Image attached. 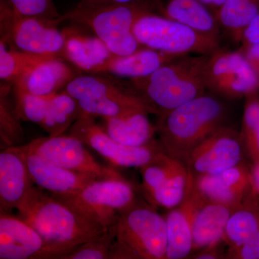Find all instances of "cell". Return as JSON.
I'll return each mask as SVG.
<instances>
[{
  "label": "cell",
  "instance_id": "cell-4",
  "mask_svg": "<svg viewBox=\"0 0 259 259\" xmlns=\"http://www.w3.org/2000/svg\"><path fill=\"white\" fill-rule=\"evenodd\" d=\"M149 5L138 0L127 3H103L80 4L61 16L88 26L107 46L112 54L125 56L139 51L142 46L135 36V23L141 15L149 13Z\"/></svg>",
  "mask_w": 259,
  "mask_h": 259
},
{
  "label": "cell",
  "instance_id": "cell-11",
  "mask_svg": "<svg viewBox=\"0 0 259 259\" xmlns=\"http://www.w3.org/2000/svg\"><path fill=\"white\" fill-rule=\"evenodd\" d=\"M24 146L47 161L70 171L95 175L100 180L122 177L115 167L97 161L86 145L70 135L38 138Z\"/></svg>",
  "mask_w": 259,
  "mask_h": 259
},
{
  "label": "cell",
  "instance_id": "cell-13",
  "mask_svg": "<svg viewBox=\"0 0 259 259\" xmlns=\"http://www.w3.org/2000/svg\"><path fill=\"white\" fill-rule=\"evenodd\" d=\"M66 254L21 218L0 213V259H61Z\"/></svg>",
  "mask_w": 259,
  "mask_h": 259
},
{
  "label": "cell",
  "instance_id": "cell-21",
  "mask_svg": "<svg viewBox=\"0 0 259 259\" xmlns=\"http://www.w3.org/2000/svg\"><path fill=\"white\" fill-rule=\"evenodd\" d=\"M233 212L224 204L207 201L191 218L193 250L219 245L223 241L228 219Z\"/></svg>",
  "mask_w": 259,
  "mask_h": 259
},
{
  "label": "cell",
  "instance_id": "cell-7",
  "mask_svg": "<svg viewBox=\"0 0 259 259\" xmlns=\"http://www.w3.org/2000/svg\"><path fill=\"white\" fill-rule=\"evenodd\" d=\"M51 195L105 228L113 226L120 213L137 202L134 186L123 177L94 181L76 194Z\"/></svg>",
  "mask_w": 259,
  "mask_h": 259
},
{
  "label": "cell",
  "instance_id": "cell-8",
  "mask_svg": "<svg viewBox=\"0 0 259 259\" xmlns=\"http://www.w3.org/2000/svg\"><path fill=\"white\" fill-rule=\"evenodd\" d=\"M57 23L18 14L8 0H1V40L10 42L15 49L62 58L65 35L56 28Z\"/></svg>",
  "mask_w": 259,
  "mask_h": 259
},
{
  "label": "cell",
  "instance_id": "cell-18",
  "mask_svg": "<svg viewBox=\"0 0 259 259\" xmlns=\"http://www.w3.org/2000/svg\"><path fill=\"white\" fill-rule=\"evenodd\" d=\"M65 42L61 57L86 72L97 70L113 54L97 36H89L74 29L64 30Z\"/></svg>",
  "mask_w": 259,
  "mask_h": 259
},
{
  "label": "cell",
  "instance_id": "cell-36",
  "mask_svg": "<svg viewBox=\"0 0 259 259\" xmlns=\"http://www.w3.org/2000/svg\"><path fill=\"white\" fill-rule=\"evenodd\" d=\"M218 245L214 246H209L204 248L202 251L197 253L194 258L197 259H216L219 258V253H218Z\"/></svg>",
  "mask_w": 259,
  "mask_h": 259
},
{
  "label": "cell",
  "instance_id": "cell-20",
  "mask_svg": "<svg viewBox=\"0 0 259 259\" xmlns=\"http://www.w3.org/2000/svg\"><path fill=\"white\" fill-rule=\"evenodd\" d=\"M150 114L137 110L115 117L102 118V127L110 137L117 142L128 146H147L155 142L157 134L156 125L148 118Z\"/></svg>",
  "mask_w": 259,
  "mask_h": 259
},
{
  "label": "cell",
  "instance_id": "cell-22",
  "mask_svg": "<svg viewBox=\"0 0 259 259\" xmlns=\"http://www.w3.org/2000/svg\"><path fill=\"white\" fill-rule=\"evenodd\" d=\"M154 3L162 16L219 36L214 15L199 0H154Z\"/></svg>",
  "mask_w": 259,
  "mask_h": 259
},
{
  "label": "cell",
  "instance_id": "cell-12",
  "mask_svg": "<svg viewBox=\"0 0 259 259\" xmlns=\"http://www.w3.org/2000/svg\"><path fill=\"white\" fill-rule=\"evenodd\" d=\"M242 146L236 131L222 127L196 146L184 163L194 178L218 175L241 163Z\"/></svg>",
  "mask_w": 259,
  "mask_h": 259
},
{
  "label": "cell",
  "instance_id": "cell-38",
  "mask_svg": "<svg viewBox=\"0 0 259 259\" xmlns=\"http://www.w3.org/2000/svg\"><path fill=\"white\" fill-rule=\"evenodd\" d=\"M206 7H210L217 10L224 3L226 0H199Z\"/></svg>",
  "mask_w": 259,
  "mask_h": 259
},
{
  "label": "cell",
  "instance_id": "cell-14",
  "mask_svg": "<svg viewBox=\"0 0 259 259\" xmlns=\"http://www.w3.org/2000/svg\"><path fill=\"white\" fill-rule=\"evenodd\" d=\"M32 187L23 150L20 146L4 148L0 153V213L18 209Z\"/></svg>",
  "mask_w": 259,
  "mask_h": 259
},
{
  "label": "cell",
  "instance_id": "cell-23",
  "mask_svg": "<svg viewBox=\"0 0 259 259\" xmlns=\"http://www.w3.org/2000/svg\"><path fill=\"white\" fill-rule=\"evenodd\" d=\"M258 13L259 0H226L214 16L234 41L241 42L245 28Z\"/></svg>",
  "mask_w": 259,
  "mask_h": 259
},
{
  "label": "cell",
  "instance_id": "cell-30",
  "mask_svg": "<svg viewBox=\"0 0 259 259\" xmlns=\"http://www.w3.org/2000/svg\"><path fill=\"white\" fill-rule=\"evenodd\" d=\"M115 237V224L100 236L84 242L61 259H110Z\"/></svg>",
  "mask_w": 259,
  "mask_h": 259
},
{
  "label": "cell",
  "instance_id": "cell-33",
  "mask_svg": "<svg viewBox=\"0 0 259 259\" xmlns=\"http://www.w3.org/2000/svg\"><path fill=\"white\" fill-rule=\"evenodd\" d=\"M228 258L259 259V232L244 244L235 248H229Z\"/></svg>",
  "mask_w": 259,
  "mask_h": 259
},
{
  "label": "cell",
  "instance_id": "cell-39",
  "mask_svg": "<svg viewBox=\"0 0 259 259\" xmlns=\"http://www.w3.org/2000/svg\"><path fill=\"white\" fill-rule=\"evenodd\" d=\"M107 0H82L83 4H98V3H106Z\"/></svg>",
  "mask_w": 259,
  "mask_h": 259
},
{
  "label": "cell",
  "instance_id": "cell-25",
  "mask_svg": "<svg viewBox=\"0 0 259 259\" xmlns=\"http://www.w3.org/2000/svg\"><path fill=\"white\" fill-rule=\"evenodd\" d=\"M166 223V259L185 258L193 250L192 226L180 207L172 209L165 218Z\"/></svg>",
  "mask_w": 259,
  "mask_h": 259
},
{
  "label": "cell",
  "instance_id": "cell-3",
  "mask_svg": "<svg viewBox=\"0 0 259 259\" xmlns=\"http://www.w3.org/2000/svg\"><path fill=\"white\" fill-rule=\"evenodd\" d=\"M224 114L222 103L204 94L158 115L156 130L162 148L184 163L196 146L223 127Z\"/></svg>",
  "mask_w": 259,
  "mask_h": 259
},
{
  "label": "cell",
  "instance_id": "cell-17",
  "mask_svg": "<svg viewBox=\"0 0 259 259\" xmlns=\"http://www.w3.org/2000/svg\"><path fill=\"white\" fill-rule=\"evenodd\" d=\"M74 72L61 57H51L28 70L14 85L15 92L49 97L59 93L74 78Z\"/></svg>",
  "mask_w": 259,
  "mask_h": 259
},
{
  "label": "cell",
  "instance_id": "cell-34",
  "mask_svg": "<svg viewBox=\"0 0 259 259\" xmlns=\"http://www.w3.org/2000/svg\"><path fill=\"white\" fill-rule=\"evenodd\" d=\"M241 42L243 48L259 44V13L245 28Z\"/></svg>",
  "mask_w": 259,
  "mask_h": 259
},
{
  "label": "cell",
  "instance_id": "cell-28",
  "mask_svg": "<svg viewBox=\"0 0 259 259\" xmlns=\"http://www.w3.org/2000/svg\"><path fill=\"white\" fill-rule=\"evenodd\" d=\"M9 88L7 85H2L0 96V139L1 146L3 145L4 148L20 146L24 139L21 119L8 97Z\"/></svg>",
  "mask_w": 259,
  "mask_h": 259
},
{
  "label": "cell",
  "instance_id": "cell-19",
  "mask_svg": "<svg viewBox=\"0 0 259 259\" xmlns=\"http://www.w3.org/2000/svg\"><path fill=\"white\" fill-rule=\"evenodd\" d=\"M181 56L171 55L148 48L125 56L112 55L97 70L96 74H110L135 79L146 77L163 64Z\"/></svg>",
  "mask_w": 259,
  "mask_h": 259
},
{
  "label": "cell",
  "instance_id": "cell-40",
  "mask_svg": "<svg viewBox=\"0 0 259 259\" xmlns=\"http://www.w3.org/2000/svg\"><path fill=\"white\" fill-rule=\"evenodd\" d=\"M135 1V0H107L106 3H127Z\"/></svg>",
  "mask_w": 259,
  "mask_h": 259
},
{
  "label": "cell",
  "instance_id": "cell-31",
  "mask_svg": "<svg viewBox=\"0 0 259 259\" xmlns=\"http://www.w3.org/2000/svg\"><path fill=\"white\" fill-rule=\"evenodd\" d=\"M15 109L21 120L41 126L45 120L51 97L15 92Z\"/></svg>",
  "mask_w": 259,
  "mask_h": 259
},
{
  "label": "cell",
  "instance_id": "cell-35",
  "mask_svg": "<svg viewBox=\"0 0 259 259\" xmlns=\"http://www.w3.org/2000/svg\"><path fill=\"white\" fill-rule=\"evenodd\" d=\"M241 52L259 78V44L243 48Z\"/></svg>",
  "mask_w": 259,
  "mask_h": 259
},
{
  "label": "cell",
  "instance_id": "cell-6",
  "mask_svg": "<svg viewBox=\"0 0 259 259\" xmlns=\"http://www.w3.org/2000/svg\"><path fill=\"white\" fill-rule=\"evenodd\" d=\"M134 32L143 47L171 55L209 56L221 49L218 35L151 12L138 19Z\"/></svg>",
  "mask_w": 259,
  "mask_h": 259
},
{
  "label": "cell",
  "instance_id": "cell-27",
  "mask_svg": "<svg viewBox=\"0 0 259 259\" xmlns=\"http://www.w3.org/2000/svg\"><path fill=\"white\" fill-rule=\"evenodd\" d=\"M259 232V221L256 214L241 206L232 212L226 230L223 241L235 248L244 244Z\"/></svg>",
  "mask_w": 259,
  "mask_h": 259
},
{
  "label": "cell",
  "instance_id": "cell-10",
  "mask_svg": "<svg viewBox=\"0 0 259 259\" xmlns=\"http://www.w3.org/2000/svg\"><path fill=\"white\" fill-rule=\"evenodd\" d=\"M207 89L227 98L251 96L259 78L241 51L220 49L209 55L205 69Z\"/></svg>",
  "mask_w": 259,
  "mask_h": 259
},
{
  "label": "cell",
  "instance_id": "cell-1",
  "mask_svg": "<svg viewBox=\"0 0 259 259\" xmlns=\"http://www.w3.org/2000/svg\"><path fill=\"white\" fill-rule=\"evenodd\" d=\"M209 56H181L146 77L131 79L134 91L160 115L205 94Z\"/></svg>",
  "mask_w": 259,
  "mask_h": 259
},
{
  "label": "cell",
  "instance_id": "cell-37",
  "mask_svg": "<svg viewBox=\"0 0 259 259\" xmlns=\"http://www.w3.org/2000/svg\"><path fill=\"white\" fill-rule=\"evenodd\" d=\"M250 184L253 190L259 194V163L255 164L252 174H250Z\"/></svg>",
  "mask_w": 259,
  "mask_h": 259
},
{
  "label": "cell",
  "instance_id": "cell-29",
  "mask_svg": "<svg viewBox=\"0 0 259 259\" xmlns=\"http://www.w3.org/2000/svg\"><path fill=\"white\" fill-rule=\"evenodd\" d=\"M242 119V144L255 162L259 163V101L253 96L247 97Z\"/></svg>",
  "mask_w": 259,
  "mask_h": 259
},
{
  "label": "cell",
  "instance_id": "cell-26",
  "mask_svg": "<svg viewBox=\"0 0 259 259\" xmlns=\"http://www.w3.org/2000/svg\"><path fill=\"white\" fill-rule=\"evenodd\" d=\"M51 57L57 56L37 55L18 49H8L6 44L1 40L0 78L3 81L14 83L34 66Z\"/></svg>",
  "mask_w": 259,
  "mask_h": 259
},
{
  "label": "cell",
  "instance_id": "cell-9",
  "mask_svg": "<svg viewBox=\"0 0 259 259\" xmlns=\"http://www.w3.org/2000/svg\"><path fill=\"white\" fill-rule=\"evenodd\" d=\"M69 135L80 140L115 168H141L163 151L156 141L140 147L120 144L95 122V117L85 114L75 121L69 128Z\"/></svg>",
  "mask_w": 259,
  "mask_h": 259
},
{
  "label": "cell",
  "instance_id": "cell-2",
  "mask_svg": "<svg viewBox=\"0 0 259 259\" xmlns=\"http://www.w3.org/2000/svg\"><path fill=\"white\" fill-rule=\"evenodd\" d=\"M17 210L19 218L66 254L108 229L90 222L67 204L34 186Z\"/></svg>",
  "mask_w": 259,
  "mask_h": 259
},
{
  "label": "cell",
  "instance_id": "cell-24",
  "mask_svg": "<svg viewBox=\"0 0 259 259\" xmlns=\"http://www.w3.org/2000/svg\"><path fill=\"white\" fill-rule=\"evenodd\" d=\"M82 115L78 102L65 91L51 97L42 127L49 136L63 135Z\"/></svg>",
  "mask_w": 259,
  "mask_h": 259
},
{
  "label": "cell",
  "instance_id": "cell-32",
  "mask_svg": "<svg viewBox=\"0 0 259 259\" xmlns=\"http://www.w3.org/2000/svg\"><path fill=\"white\" fill-rule=\"evenodd\" d=\"M15 11L23 16L35 17L60 23L54 0H8Z\"/></svg>",
  "mask_w": 259,
  "mask_h": 259
},
{
  "label": "cell",
  "instance_id": "cell-16",
  "mask_svg": "<svg viewBox=\"0 0 259 259\" xmlns=\"http://www.w3.org/2000/svg\"><path fill=\"white\" fill-rule=\"evenodd\" d=\"M196 186L209 202L228 206L236 210L243 206L250 184V175L241 163L218 175L196 177Z\"/></svg>",
  "mask_w": 259,
  "mask_h": 259
},
{
  "label": "cell",
  "instance_id": "cell-15",
  "mask_svg": "<svg viewBox=\"0 0 259 259\" xmlns=\"http://www.w3.org/2000/svg\"><path fill=\"white\" fill-rule=\"evenodd\" d=\"M25 153L29 172L33 184L53 195H70L77 193L94 181L100 180L89 174L70 171L57 166L20 146Z\"/></svg>",
  "mask_w": 259,
  "mask_h": 259
},
{
  "label": "cell",
  "instance_id": "cell-5",
  "mask_svg": "<svg viewBox=\"0 0 259 259\" xmlns=\"http://www.w3.org/2000/svg\"><path fill=\"white\" fill-rule=\"evenodd\" d=\"M166 223L153 207L138 202L115 223L110 259H166Z\"/></svg>",
  "mask_w": 259,
  "mask_h": 259
}]
</instances>
